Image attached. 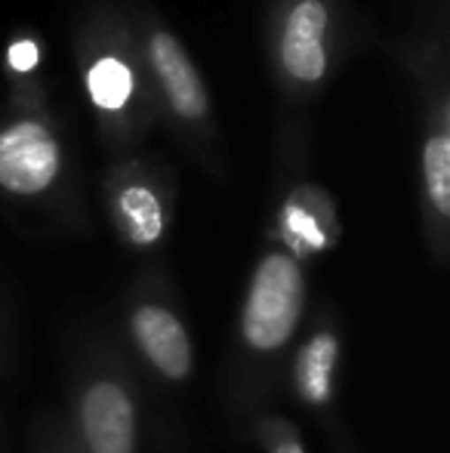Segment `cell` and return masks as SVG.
<instances>
[{
    "label": "cell",
    "instance_id": "3957f363",
    "mask_svg": "<svg viewBox=\"0 0 450 453\" xmlns=\"http://www.w3.org/2000/svg\"><path fill=\"white\" fill-rule=\"evenodd\" d=\"M126 336L136 355L164 382H188L194 373V342L188 324L170 303L157 296L139 299L126 309Z\"/></svg>",
    "mask_w": 450,
    "mask_h": 453
},
{
    "label": "cell",
    "instance_id": "8fae6325",
    "mask_svg": "<svg viewBox=\"0 0 450 453\" xmlns=\"http://www.w3.org/2000/svg\"><path fill=\"white\" fill-rule=\"evenodd\" d=\"M256 438L265 448V453H306V444H302V438H300V429L284 417H263L259 419Z\"/></svg>",
    "mask_w": 450,
    "mask_h": 453
},
{
    "label": "cell",
    "instance_id": "52a82bcc",
    "mask_svg": "<svg viewBox=\"0 0 450 453\" xmlns=\"http://www.w3.org/2000/svg\"><path fill=\"white\" fill-rule=\"evenodd\" d=\"M151 65L161 74V84L167 90V99L182 118L198 120L207 114V93L201 84L198 72H194L192 59L182 50V43L173 35H155L151 37Z\"/></svg>",
    "mask_w": 450,
    "mask_h": 453
},
{
    "label": "cell",
    "instance_id": "7c38bea8",
    "mask_svg": "<svg viewBox=\"0 0 450 453\" xmlns=\"http://www.w3.org/2000/svg\"><path fill=\"white\" fill-rule=\"evenodd\" d=\"M41 453H84L78 444V438H74L72 429H65V426L56 423V432L47 438V444H43Z\"/></svg>",
    "mask_w": 450,
    "mask_h": 453
},
{
    "label": "cell",
    "instance_id": "4fadbf2b",
    "mask_svg": "<svg viewBox=\"0 0 450 453\" xmlns=\"http://www.w3.org/2000/svg\"><path fill=\"white\" fill-rule=\"evenodd\" d=\"M10 65L16 68V72H31V68L37 65V47L31 41H16L10 47Z\"/></svg>",
    "mask_w": 450,
    "mask_h": 453
},
{
    "label": "cell",
    "instance_id": "277c9868",
    "mask_svg": "<svg viewBox=\"0 0 450 453\" xmlns=\"http://www.w3.org/2000/svg\"><path fill=\"white\" fill-rule=\"evenodd\" d=\"M62 167L59 142L37 120H19L0 133V188L19 197L47 191Z\"/></svg>",
    "mask_w": 450,
    "mask_h": 453
},
{
    "label": "cell",
    "instance_id": "5b68a950",
    "mask_svg": "<svg viewBox=\"0 0 450 453\" xmlns=\"http://www.w3.org/2000/svg\"><path fill=\"white\" fill-rule=\"evenodd\" d=\"M342 358V336L333 321L321 318L302 336L294 355V395L312 411H327L337 395V370Z\"/></svg>",
    "mask_w": 450,
    "mask_h": 453
},
{
    "label": "cell",
    "instance_id": "6da1fadb",
    "mask_svg": "<svg viewBox=\"0 0 450 453\" xmlns=\"http://www.w3.org/2000/svg\"><path fill=\"white\" fill-rule=\"evenodd\" d=\"M306 311V274L294 253L271 250L256 263L238 315V342L250 361L275 364L287 355Z\"/></svg>",
    "mask_w": 450,
    "mask_h": 453
},
{
    "label": "cell",
    "instance_id": "8992f818",
    "mask_svg": "<svg viewBox=\"0 0 450 453\" xmlns=\"http://www.w3.org/2000/svg\"><path fill=\"white\" fill-rule=\"evenodd\" d=\"M324 31H327V6L321 0H300L290 10L281 37V59L284 68L296 81L315 84V81L324 78L327 72Z\"/></svg>",
    "mask_w": 450,
    "mask_h": 453
},
{
    "label": "cell",
    "instance_id": "9c48e42d",
    "mask_svg": "<svg viewBox=\"0 0 450 453\" xmlns=\"http://www.w3.org/2000/svg\"><path fill=\"white\" fill-rule=\"evenodd\" d=\"M423 185H426V201L439 219L450 216V139L439 133L423 149Z\"/></svg>",
    "mask_w": 450,
    "mask_h": 453
},
{
    "label": "cell",
    "instance_id": "ba28073f",
    "mask_svg": "<svg viewBox=\"0 0 450 453\" xmlns=\"http://www.w3.org/2000/svg\"><path fill=\"white\" fill-rule=\"evenodd\" d=\"M118 222L133 247H155L167 228L157 191H151L149 185H126L118 195Z\"/></svg>",
    "mask_w": 450,
    "mask_h": 453
},
{
    "label": "cell",
    "instance_id": "30bf717a",
    "mask_svg": "<svg viewBox=\"0 0 450 453\" xmlns=\"http://www.w3.org/2000/svg\"><path fill=\"white\" fill-rule=\"evenodd\" d=\"M87 87H90V96L99 108L105 111H118V108L126 105L133 93V72L114 56H105L96 65L90 68V78H87Z\"/></svg>",
    "mask_w": 450,
    "mask_h": 453
},
{
    "label": "cell",
    "instance_id": "7a4b0ae2",
    "mask_svg": "<svg viewBox=\"0 0 450 453\" xmlns=\"http://www.w3.org/2000/svg\"><path fill=\"white\" fill-rule=\"evenodd\" d=\"M72 432L84 453H139V398L120 364L96 358L72 386Z\"/></svg>",
    "mask_w": 450,
    "mask_h": 453
}]
</instances>
